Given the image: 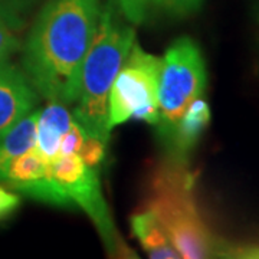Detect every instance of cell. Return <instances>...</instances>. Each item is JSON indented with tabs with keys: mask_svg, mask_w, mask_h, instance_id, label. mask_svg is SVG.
<instances>
[{
	"mask_svg": "<svg viewBox=\"0 0 259 259\" xmlns=\"http://www.w3.org/2000/svg\"><path fill=\"white\" fill-rule=\"evenodd\" d=\"M87 133L85 130L81 127V124L78 121H72L71 127L64 134V137L61 140V147H59V153L61 156H66V154H78L79 147L82 144L83 139H85Z\"/></svg>",
	"mask_w": 259,
	"mask_h": 259,
	"instance_id": "obj_16",
	"label": "cell"
},
{
	"mask_svg": "<svg viewBox=\"0 0 259 259\" xmlns=\"http://www.w3.org/2000/svg\"><path fill=\"white\" fill-rule=\"evenodd\" d=\"M206 82V64L200 48L190 37L175 40L166 51L160 74L157 128L163 141L170 136L186 108L203 95Z\"/></svg>",
	"mask_w": 259,
	"mask_h": 259,
	"instance_id": "obj_5",
	"label": "cell"
},
{
	"mask_svg": "<svg viewBox=\"0 0 259 259\" xmlns=\"http://www.w3.org/2000/svg\"><path fill=\"white\" fill-rule=\"evenodd\" d=\"M16 30L18 29L0 13V64L9 62L10 56L20 48Z\"/></svg>",
	"mask_w": 259,
	"mask_h": 259,
	"instance_id": "obj_14",
	"label": "cell"
},
{
	"mask_svg": "<svg viewBox=\"0 0 259 259\" xmlns=\"http://www.w3.org/2000/svg\"><path fill=\"white\" fill-rule=\"evenodd\" d=\"M48 167L49 163L42 157L36 147H32L10 161L0 183H5L8 187L19 192L23 186L45 176Z\"/></svg>",
	"mask_w": 259,
	"mask_h": 259,
	"instance_id": "obj_12",
	"label": "cell"
},
{
	"mask_svg": "<svg viewBox=\"0 0 259 259\" xmlns=\"http://www.w3.org/2000/svg\"><path fill=\"white\" fill-rule=\"evenodd\" d=\"M146 209L156 214L180 258H209L219 250L199 212L186 163L167 157L160 164L153 173Z\"/></svg>",
	"mask_w": 259,
	"mask_h": 259,
	"instance_id": "obj_3",
	"label": "cell"
},
{
	"mask_svg": "<svg viewBox=\"0 0 259 259\" xmlns=\"http://www.w3.org/2000/svg\"><path fill=\"white\" fill-rule=\"evenodd\" d=\"M121 15L134 25H141L151 12L166 9L170 12V0H117Z\"/></svg>",
	"mask_w": 259,
	"mask_h": 259,
	"instance_id": "obj_13",
	"label": "cell"
},
{
	"mask_svg": "<svg viewBox=\"0 0 259 259\" xmlns=\"http://www.w3.org/2000/svg\"><path fill=\"white\" fill-rule=\"evenodd\" d=\"M72 114L66 104L54 102L37 114L36 141L35 147L48 163L55 161L61 156V140L72 124Z\"/></svg>",
	"mask_w": 259,
	"mask_h": 259,
	"instance_id": "obj_9",
	"label": "cell"
},
{
	"mask_svg": "<svg viewBox=\"0 0 259 259\" xmlns=\"http://www.w3.org/2000/svg\"><path fill=\"white\" fill-rule=\"evenodd\" d=\"M39 111L29 112L0 139V182L13 158L35 147Z\"/></svg>",
	"mask_w": 259,
	"mask_h": 259,
	"instance_id": "obj_11",
	"label": "cell"
},
{
	"mask_svg": "<svg viewBox=\"0 0 259 259\" xmlns=\"http://www.w3.org/2000/svg\"><path fill=\"white\" fill-rule=\"evenodd\" d=\"M49 171L69 207L82 209L93 221L110 253H121L120 236L102 196L98 168L83 164L78 154H66L49 163Z\"/></svg>",
	"mask_w": 259,
	"mask_h": 259,
	"instance_id": "obj_6",
	"label": "cell"
},
{
	"mask_svg": "<svg viewBox=\"0 0 259 259\" xmlns=\"http://www.w3.org/2000/svg\"><path fill=\"white\" fill-rule=\"evenodd\" d=\"M105 146L107 143H104L102 140L93 136H85L78 151V156L83 161V164L93 168H98L105 157Z\"/></svg>",
	"mask_w": 259,
	"mask_h": 259,
	"instance_id": "obj_15",
	"label": "cell"
},
{
	"mask_svg": "<svg viewBox=\"0 0 259 259\" xmlns=\"http://www.w3.org/2000/svg\"><path fill=\"white\" fill-rule=\"evenodd\" d=\"M131 229L150 258H180L177 249L168 239L163 225L148 209L131 216Z\"/></svg>",
	"mask_w": 259,
	"mask_h": 259,
	"instance_id": "obj_10",
	"label": "cell"
},
{
	"mask_svg": "<svg viewBox=\"0 0 259 259\" xmlns=\"http://www.w3.org/2000/svg\"><path fill=\"white\" fill-rule=\"evenodd\" d=\"M203 0H170V12L177 16L190 15L202 6Z\"/></svg>",
	"mask_w": 259,
	"mask_h": 259,
	"instance_id": "obj_18",
	"label": "cell"
},
{
	"mask_svg": "<svg viewBox=\"0 0 259 259\" xmlns=\"http://www.w3.org/2000/svg\"><path fill=\"white\" fill-rule=\"evenodd\" d=\"M136 44L134 29L124 23L121 12L112 5L100 13L98 26L87 52L81 74V90L75 120L87 136L108 143V98L112 82Z\"/></svg>",
	"mask_w": 259,
	"mask_h": 259,
	"instance_id": "obj_2",
	"label": "cell"
},
{
	"mask_svg": "<svg viewBox=\"0 0 259 259\" xmlns=\"http://www.w3.org/2000/svg\"><path fill=\"white\" fill-rule=\"evenodd\" d=\"M36 90L23 71L10 62L0 64V139L36 105Z\"/></svg>",
	"mask_w": 259,
	"mask_h": 259,
	"instance_id": "obj_7",
	"label": "cell"
},
{
	"mask_svg": "<svg viewBox=\"0 0 259 259\" xmlns=\"http://www.w3.org/2000/svg\"><path fill=\"white\" fill-rule=\"evenodd\" d=\"M20 204V199L16 193L0 186V221H5L15 212Z\"/></svg>",
	"mask_w": 259,
	"mask_h": 259,
	"instance_id": "obj_17",
	"label": "cell"
},
{
	"mask_svg": "<svg viewBox=\"0 0 259 259\" xmlns=\"http://www.w3.org/2000/svg\"><path fill=\"white\" fill-rule=\"evenodd\" d=\"M210 107L203 97L196 98L182 114L170 136L164 140L168 158L186 163L189 153L197 144L210 122Z\"/></svg>",
	"mask_w": 259,
	"mask_h": 259,
	"instance_id": "obj_8",
	"label": "cell"
},
{
	"mask_svg": "<svg viewBox=\"0 0 259 259\" xmlns=\"http://www.w3.org/2000/svg\"><path fill=\"white\" fill-rule=\"evenodd\" d=\"M163 59L134 44L112 82L108 98V128L137 118L157 125L158 88Z\"/></svg>",
	"mask_w": 259,
	"mask_h": 259,
	"instance_id": "obj_4",
	"label": "cell"
},
{
	"mask_svg": "<svg viewBox=\"0 0 259 259\" xmlns=\"http://www.w3.org/2000/svg\"><path fill=\"white\" fill-rule=\"evenodd\" d=\"M100 13V0H49L42 8L22 58L23 72L37 94L62 104L78 100Z\"/></svg>",
	"mask_w": 259,
	"mask_h": 259,
	"instance_id": "obj_1",
	"label": "cell"
}]
</instances>
